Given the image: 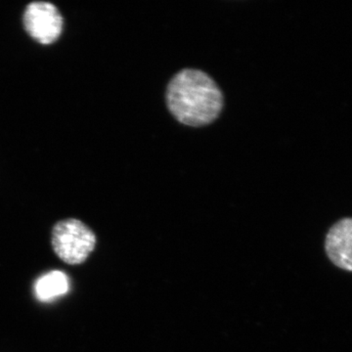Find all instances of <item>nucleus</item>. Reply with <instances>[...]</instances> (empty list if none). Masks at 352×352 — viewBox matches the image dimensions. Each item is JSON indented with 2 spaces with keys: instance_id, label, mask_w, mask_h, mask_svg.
Masks as SVG:
<instances>
[{
  "instance_id": "obj_3",
  "label": "nucleus",
  "mask_w": 352,
  "mask_h": 352,
  "mask_svg": "<svg viewBox=\"0 0 352 352\" xmlns=\"http://www.w3.org/2000/svg\"><path fill=\"white\" fill-rule=\"evenodd\" d=\"M23 25L36 43L50 45L63 34L64 18L55 4L38 0L25 6Z\"/></svg>"
},
{
  "instance_id": "obj_5",
  "label": "nucleus",
  "mask_w": 352,
  "mask_h": 352,
  "mask_svg": "<svg viewBox=\"0 0 352 352\" xmlns=\"http://www.w3.org/2000/svg\"><path fill=\"white\" fill-rule=\"evenodd\" d=\"M69 278L61 271H51L43 275L36 281V296L41 302H50L57 296L65 295L69 291Z\"/></svg>"
},
{
  "instance_id": "obj_4",
  "label": "nucleus",
  "mask_w": 352,
  "mask_h": 352,
  "mask_svg": "<svg viewBox=\"0 0 352 352\" xmlns=\"http://www.w3.org/2000/svg\"><path fill=\"white\" fill-rule=\"evenodd\" d=\"M328 258L340 270L352 272V219H340L326 236Z\"/></svg>"
},
{
  "instance_id": "obj_1",
  "label": "nucleus",
  "mask_w": 352,
  "mask_h": 352,
  "mask_svg": "<svg viewBox=\"0 0 352 352\" xmlns=\"http://www.w3.org/2000/svg\"><path fill=\"white\" fill-rule=\"evenodd\" d=\"M223 101V94L214 78L201 69H182L166 88L170 113L187 126H206L214 122L221 112Z\"/></svg>"
},
{
  "instance_id": "obj_2",
  "label": "nucleus",
  "mask_w": 352,
  "mask_h": 352,
  "mask_svg": "<svg viewBox=\"0 0 352 352\" xmlns=\"http://www.w3.org/2000/svg\"><path fill=\"white\" fill-rule=\"evenodd\" d=\"M94 231L78 219L59 220L51 231L53 252L69 265L85 263L96 247Z\"/></svg>"
}]
</instances>
